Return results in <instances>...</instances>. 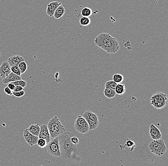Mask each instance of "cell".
Listing matches in <instances>:
<instances>
[{
  "instance_id": "6da1fadb",
  "label": "cell",
  "mask_w": 168,
  "mask_h": 166,
  "mask_svg": "<svg viewBox=\"0 0 168 166\" xmlns=\"http://www.w3.org/2000/svg\"><path fill=\"white\" fill-rule=\"evenodd\" d=\"M73 136L72 133L65 131L58 136L61 156L64 159H70L77 151V145L71 141Z\"/></svg>"
},
{
  "instance_id": "7a4b0ae2",
  "label": "cell",
  "mask_w": 168,
  "mask_h": 166,
  "mask_svg": "<svg viewBox=\"0 0 168 166\" xmlns=\"http://www.w3.org/2000/svg\"><path fill=\"white\" fill-rule=\"evenodd\" d=\"M95 44L109 54H115L120 49L119 42L116 38L106 33H101L95 38Z\"/></svg>"
},
{
  "instance_id": "3957f363",
  "label": "cell",
  "mask_w": 168,
  "mask_h": 166,
  "mask_svg": "<svg viewBox=\"0 0 168 166\" xmlns=\"http://www.w3.org/2000/svg\"><path fill=\"white\" fill-rule=\"evenodd\" d=\"M47 126L51 139L57 137L65 131L64 126L56 116L52 118L49 121Z\"/></svg>"
},
{
  "instance_id": "277c9868",
  "label": "cell",
  "mask_w": 168,
  "mask_h": 166,
  "mask_svg": "<svg viewBox=\"0 0 168 166\" xmlns=\"http://www.w3.org/2000/svg\"><path fill=\"white\" fill-rule=\"evenodd\" d=\"M148 147L151 153L158 157L163 156L167 151V147L164 142L161 138L159 139L153 140L149 143Z\"/></svg>"
},
{
  "instance_id": "5b68a950",
  "label": "cell",
  "mask_w": 168,
  "mask_h": 166,
  "mask_svg": "<svg viewBox=\"0 0 168 166\" xmlns=\"http://www.w3.org/2000/svg\"><path fill=\"white\" fill-rule=\"evenodd\" d=\"M168 99L167 95L161 91L156 92L151 96L150 103L156 109H163L168 104Z\"/></svg>"
},
{
  "instance_id": "8992f818",
  "label": "cell",
  "mask_w": 168,
  "mask_h": 166,
  "mask_svg": "<svg viewBox=\"0 0 168 166\" xmlns=\"http://www.w3.org/2000/svg\"><path fill=\"white\" fill-rule=\"evenodd\" d=\"M88 122L90 130H94L99 125V122L98 117L96 114L90 111H86L82 115Z\"/></svg>"
},
{
  "instance_id": "52a82bcc",
  "label": "cell",
  "mask_w": 168,
  "mask_h": 166,
  "mask_svg": "<svg viewBox=\"0 0 168 166\" xmlns=\"http://www.w3.org/2000/svg\"><path fill=\"white\" fill-rule=\"evenodd\" d=\"M46 150L47 152L52 156L56 158H60V151L59 145L58 142V137L52 139L46 145Z\"/></svg>"
},
{
  "instance_id": "ba28073f",
  "label": "cell",
  "mask_w": 168,
  "mask_h": 166,
  "mask_svg": "<svg viewBox=\"0 0 168 166\" xmlns=\"http://www.w3.org/2000/svg\"><path fill=\"white\" fill-rule=\"evenodd\" d=\"M75 130L81 134H86L90 131L88 122L82 115H78L74 125Z\"/></svg>"
},
{
  "instance_id": "9c48e42d",
  "label": "cell",
  "mask_w": 168,
  "mask_h": 166,
  "mask_svg": "<svg viewBox=\"0 0 168 166\" xmlns=\"http://www.w3.org/2000/svg\"><path fill=\"white\" fill-rule=\"evenodd\" d=\"M23 136L26 142L31 147L37 144L38 140L39 139L38 136H35L29 132L27 129L23 130Z\"/></svg>"
},
{
  "instance_id": "30bf717a",
  "label": "cell",
  "mask_w": 168,
  "mask_h": 166,
  "mask_svg": "<svg viewBox=\"0 0 168 166\" xmlns=\"http://www.w3.org/2000/svg\"><path fill=\"white\" fill-rule=\"evenodd\" d=\"M40 132H39L38 137L39 138H43L46 140L47 143H48L51 140V137L50 136L48 129L47 128V125L45 124L41 125Z\"/></svg>"
},
{
  "instance_id": "8fae6325",
  "label": "cell",
  "mask_w": 168,
  "mask_h": 166,
  "mask_svg": "<svg viewBox=\"0 0 168 166\" xmlns=\"http://www.w3.org/2000/svg\"><path fill=\"white\" fill-rule=\"evenodd\" d=\"M12 72L11 67L7 61H4L0 66V76L2 79L5 78Z\"/></svg>"
},
{
  "instance_id": "7c38bea8",
  "label": "cell",
  "mask_w": 168,
  "mask_h": 166,
  "mask_svg": "<svg viewBox=\"0 0 168 166\" xmlns=\"http://www.w3.org/2000/svg\"><path fill=\"white\" fill-rule=\"evenodd\" d=\"M149 133L153 140L159 139L162 137L161 131L153 124H151L150 126Z\"/></svg>"
},
{
  "instance_id": "4fadbf2b",
  "label": "cell",
  "mask_w": 168,
  "mask_h": 166,
  "mask_svg": "<svg viewBox=\"0 0 168 166\" xmlns=\"http://www.w3.org/2000/svg\"><path fill=\"white\" fill-rule=\"evenodd\" d=\"M61 3H58V1H52L47 4L46 9V13L50 17H52L54 15V12L57 8L58 6L61 5Z\"/></svg>"
},
{
  "instance_id": "5bb4252c",
  "label": "cell",
  "mask_w": 168,
  "mask_h": 166,
  "mask_svg": "<svg viewBox=\"0 0 168 166\" xmlns=\"http://www.w3.org/2000/svg\"><path fill=\"white\" fill-rule=\"evenodd\" d=\"M21 76H18L16 74H15L14 73L11 72L8 75L2 79V81L3 83L8 84L9 83H12L13 81H16V80H21Z\"/></svg>"
},
{
  "instance_id": "9a60e30c",
  "label": "cell",
  "mask_w": 168,
  "mask_h": 166,
  "mask_svg": "<svg viewBox=\"0 0 168 166\" xmlns=\"http://www.w3.org/2000/svg\"><path fill=\"white\" fill-rule=\"evenodd\" d=\"M23 61H25V59L23 57H22V56L15 55L9 58L7 61L10 65V67H12V66H18L20 62Z\"/></svg>"
},
{
  "instance_id": "2e32d148",
  "label": "cell",
  "mask_w": 168,
  "mask_h": 166,
  "mask_svg": "<svg viewBox=\"0 0 168 166\" xmlns=\"http://www.w3.org/2000/svg\"><path fill=\"white\" fill-rule=\"evenodd\" d=\"M65 12V9L64 5H60L58 6L57 8L56 9L53 16L54 18L58 19L59 18H62V16L64 15Z\"/></svg>"
},
{
  "instance_id": "e0dca14e",
  "label": "cell",
  "mask_w": 168,
  "mask_h": 166,
  "mask_svg": "<svg viewBox=\"0 0 168 166\" xmlns=\"http://www.w3.org/2000/svg\"><path fill=\"white\" fill-rule=\"evenodd\" d=\"M29 132L35 136H38L40 132V127L39 124H32L27 129Z\"/></svg>"
},
{
  "instance_id": "ac0fdd59",
  "label": "cell",
  "mask_w": 168,
  "mask_h": 166,
  "mask_svg": "<svg viewBox=\"0 0 168 166\" xmlns=\"http://www.w3.org/2000/svg\"><path fill=\"white\" fill-rule=\"evenodd\" d=\"M115 91L116 93V94L122 95H123L125 91H126V88L124 84L117 83V84Z\"/></svg>"
},
{
  "instance_id": "d6986e66",
  "label": "cell",
  "mask_w": 168,
  "mask_h": 166,
  "mask_svg": "<svg viewBox=\"0 0 168 166\" xmlns=\"http://www.w3.org/2000/svg\"><path fill=\"white\" fill-rule=\"evenodd\" d=\"M104 94L107 98L111 99L115 97L116 95V93L114 89L105 88L104 91Z\"/></svg>"
},
{
  "instance_id": "ffe728a7",
  "label": "cell",
  "mask_w": 168,
  "mask_h": 166,
  "mask_svg": "<svg viewBox=\"0 0 168 166\" xmlns=\"http://www.w3.org/2000/svg\"><path fill=\"white\" fill-rule=\"evenodd\" d=\"M79 23L81 26L87 27L91 23V19L88 17L83 16L80 18Z\"/></svg>"
},
{
  "instance_id": "44dd1931",
  "label": "cell",
  "mask_w": 168,
  "mask_h": 166,
  "mask_svg": "<svg viewBox=\"0 0 168 166\" xmlns=\"http://www.w3.org/2000/svg\"><path fill=\"white\" fill-rule=\"evenodd\" d=\"M92 14V10L89 7H85L81 11V15L83 16L90 17Z\"/></svg>"
},
{
  "instance_id": "7402d4cb",
  "label": "cell",
  "mask_w": 168,
  "mask_h": 166,
  "mask_svg": "<svg viewBox=\"0 0 168 166\" xmlns=\"http://www.w3.org/2000/svg\"><path fill=\"white\" fill-rule=\"evenodd\" d=\"M124 80L123 76L119 73L114 74L113 76V80H114L117 83H120Z\"/></svg>"
},
{
  "instance_id": "603a6c76",
  "label": "cell",
  "mask_w": 168,
  "mask_h": 166,
  "mask_svg": "<svg viewBox=\"0 0 168 166\" xmlns=\"http://www.w3.org/2000/svg\"><path fill=\"white\" fill-rule=\"evenodd\" d=\"M18 67L21 71V74H23L26 71L27 69V65L25 61H22L18 65Z\"/></svg>"
},
{
  "instance_id": "cb8c5ba5",
  "label": "cell",
  "mask_w": 168,
  "mask_h": 166,
  "mask_svg": "<svg viewBox=\"0 0 168 166\" xmlns=\"http://www.w3.org/2000/svg\"><path fill=\"white\" fill-rule=\"evenodd\" d=\"M126 147L128 148H131L130 151H132L134 148H135L136 145L134 141L128 139V138H127V141H126Z\"/></svg>"
},
{
  "instance_id": "d4e9b609",
  "label": "cell",
  "mask_w": 168,
  "mask_h": 166,
  "mask_svg": "<svg viewBox=\"0 0 168 166\" xmlns=\"http://www.w3.org/2000/svg\"><path fill=\"white\" fill-rule=\"evenodd\" d=\"M117 84V83H115L114 80H109L106 83L105 88L112 89L115 90Z\"/></svg>"
},
{
  "instance_id": "484cf974",
  "label": "cell",
  "mask_w": 168,
  "mask_h": 166,
  "mask_svg": "<svg viewBox=\"0 0 168 166\" xmlns=\"http://www.w3.org/2000/svg\"><path fill=\"white\" fill-rule=\"evenodd\" d=\"M11 71L12 72L14 73L15 74H16L17 75L21 76V71L20 70L19 68L17 65L12 66L11 67Z\"/></svg>"
},
{
  "instance_id": "4316f807",
  "label": "cell",
  "mask_w": 168,
  "mask_h": 166,
  "mask_svg": "<svg viewBox=\"0 0 168 166\" xmlns=\"http://www.w3.org/2000/svg\"><path fill=\"white\" fill-rule=\"evenodd\" d=\"M15 86H21L23 88L26 87L27 86V83L25 80H16V81L12 82Z\"/></svg>"
},
{
  "instance_id": "83f0119b",
  "label": "cell",
  "mask_w": 168,
  "mask_h": 166,
  "mask_svg": "<svg viewBox=\"0 0 168 166\" xmlns=\"http://www.w3.org/2000/svg\"><path fill=\"white\" fill-rule=\"evenodd\" d=\"M37 144L41 148H44L45 147H46L47 143L46 142V140L44 139L39 138L37 142Z\"/></svg>"
},
{
  "instance_id": "f1b7e54d",
  "label": "cell",
  "mask_w": 168,
  "mask_h": 166,
  "mask_svg": "<svg viewBox=\"0 0 168 166\" xmlns=\"http://www.w3.org/2000/svg\"><path fill=\"white\" fill-rule=\"evenodd\" d=\"M25 94L24 90H22V91H13L12 93V95L13 96H15L17 98H20L24 95Z\"/></svg>"
},
{
  "instance_id": "f546056e",
  "label": "cell",
  "mask_w": 168,
  "mask_h": 166,
  "mask_svg": "<svg viewBox=\"0 0 168 166\" xmlns=\"http://www.w3.org/2000/svg\"><path fill=\"white\" fill-rule=\"evenodd\" d=\"M71 141L72 143L74 144L77 145L79 144V139L78 137H76L75 136H73L71 138Z\"/></svg>"
},
{
  "instance_id": "4dcf8cb0",
  "label": "cell",
  "mask_w": 168,
  "mask_h": 166,
  "mask_svg": "<svg viewBox=\"0 0 168 166\" xmlns=\"http://www.w3.org/2000/svg\"><path fill=\"white\" fill-rule=\"evenodd\" d=\"M4 92H5V94H6L8 95H12V93H13V91L12 90H11L10 88H9L8 87H6L4 88Z\"/></svg>"
},
{
  "instance_id": "1f68e13d",
  "label": "cell",
  "mask_w": 168,
  "mask_h": 166,
  "mask_svg": "<svg viewBox=\"0 0 168 166\" xmlns=\"http://www.w3.org/2000/svg\"><path fill=\"white\" fill-rule=\"evenodd\" d=\"M7 87L9 88H10L11 90L13 91V90H15V85L13 83H9Z\"/></svg>"
},
{
  "instance_id": "d6a6232c",
  "label": "cell",
  "mask_w": 168,
  "mask_h": 166,
  "mask_svg": "<svg viewBox=\"0 0 168 166\" xmlns=\"http://www.w3.org/2000/svg\"><path fill=\"white\" fill-rule=\"evenodd\" d=\"M22 90H24V88L21 86H15L13 91H22Z\"/></svg>"
},
{
  "instance_id": "836d02e7",
  "label": "cell",
  "mask_w": 168,
  "mask_h": 166,
  "mask_svg": "<svg viewBox=\"0 0 168 166\" xmlns=\"http://www.w3.org/2000/svg\"><path fill=\"white\" fill-rule=\"evenodd\" d=\"M124 45L125 46H126L127 48L128 47H128H131V43L129 42V41H128V42H127L125 43Z\"/></svg>"
},
{
  "instance_id": "e575fe53",
  "label": "cell",
  "mask_w": 168,
  "mask_h": 166,
  "mask_svg": "<svg viewBox=\"0 0 168 166\" xmlns=\"http://www.w3.org/2000/svg\"><path fill=\"white\" fill-rule=\"evenodd\" d=\"M1 53L0 52V57H1Z\"/></svg>"
}]
</instances>
